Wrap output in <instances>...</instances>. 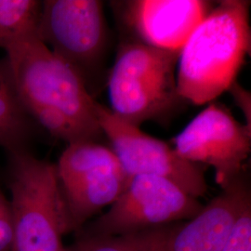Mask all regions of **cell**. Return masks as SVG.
Wrapping results in <instances>:
<instances>
[{
    "instance_id": "6da1fadb",
    "label": "cell",
    "mask_w": 251,
    "mask_h": 251,
    "mask_svg": "<svg viewBox=\"0 0 251 251\" xmlns=\"http://www.w3.org/2000/svg\"><path fill=\"white\" fill-rule=\"evenodd\" d=\"M19 99L36 125L67 144L94 141L103 134L98 102L78 74L30 36L5 50Z\"/></svg>"
},
{
    "instance_id": "9c48e42d",
    "label": "cell",
    "mask_w": 251,
    "mask_h": 251,
    "mask_svg": "<svg viewBox=\"0 0 251 251\" xmlns=\"http://www.w3.org/2000/svg\"><path fill=\"white\" fill-rule=\"evenodd\" d=\"M171 146L187 161L211 166L216 182L225 189L241 176L251 153V129L228 109L210 102L174 137Z\"/></svg>"
},
{
    "instance_id": "7a4b0ae2",
    "label": "cell",
    "mask_w": 251,
    "mask_h": 251,
    "mask_svg": "<svg viewBox=\"0 0 251 251\" xmlns=\"http://www.w3.org/2000/svg\"><path fill=\"white\" fill-rule=\"evenodd\" d=\"M251 2L223 0L192 32L179 52L177 89L195 105L213 102L236 81L251 53Z\"/></svg>"
},
{
    "instance_id": "30bf717a",
    "label": "cell",
    "mask_w": 251,
    "mask_h": 251,
    "mask_svg": "<svg viewBox=\"0 0 251 251\" xmlns=\"http://www.w3.org/2000/svg\"><path fill=\"white\" fill-rule=\"evenodd\" d=\"M133 40L179 51L215 4L205 0H129L114 2Z\"/></svg>"
},
{
    "instance_id": "5bb4252c",
    "label": "cell",
    "mask_w": 251,
    "mask_h": 251,
    "mask_svg": "<svg viewBox=\"0 0 251 251\" xmlns=\"http://www.w3.org/2000/svg\"><path fill=\"white\" fill-rule=\"evenodd\" d=\"M41 1L0 0V49L37 36Z\"/></svg>"
},
{
    "instance_id": "9a60e30c",
    "label": "cell",
    "mask_w": 251,
    "mask_h": 251,
    "mask_svg": "<svg viewBox=\"0 0 251 251\" xmlns=\"http://www.w3.org/2000/svg\"><path fill=\"white\" fill-rule=\"evenodd\" d=\"M221 251H251V204L236 219Z\"/></svg>"
},
{
    "instance_id": "52a82bcc",
    "label": "cell",
    "mask_w": 251,
    "mask_h": 251,
    "mask_svg": "<svg viewBox=\"0 0 251 251\" xmlns=\"http://www.w3.org/2000/svg\"><path fill=\"white\" fill-rule=\"evenodd\" d=\"M203 206L169 179L151 175L131 177L126 188L84 231L98 235L136 233L192 219Z\"/></svg>"
},
{
    "instance_id": "7c38bea8",
    "label": "cell",
    "mask_w": 251,
    "mask_h": 251,
    "mask_svg": "<svg viewBox=\"0 0 251 251\" xmlns=\"http://www.w3.org/2000/svg\"><path fill=\"white\" fill-rule=\"evenodd\" d=\"M36 126L19 99L4 57L0 60V148L6 153L30 151Z\"/></svg>"
},
{
    "instance_id": "5b68a950",
    "label": "cell",
    "mask_w": 251,
    "mask_h": 251,
    "mask_svg": "<svg viewBox=\"0 0 251 251\" xmlns=\"http://www.w3.org/2000/svg\"><path fill=\"white\" fill-rule=\"evenodd\" d=\"M37 37L78 74L91 93L107 50L108 28L102 2L41 1Z\"/></svg>"
},
{
    "instance_id": "2e32d148",
    "label": "cell",
    "mask_w": 251,
    "mask_h": 251,
    "mask_svg": "<svg viewBox=\"0 0 251 251\" xmlns=\"http://www.w3.org/2000/svg\"><path fill=\"white\" fill-rule=\"evenodd\" d=\"M13 227L9 201L0 189V251H12Z\"/></svg>"
},
{
    "instance_id": "8fae6325",
    "label": "cell",
    "mask_w": 251,
    "mask_h": 251,
    "mask_svg": "<svg viewBox=\"0 0 251 251\" xmlns=\"http://www.w3.org/2000/svg\"><path fill=\"white\" fill-rule=\"evenodd\" d=\"M223 190L187 224L177 228L171 251H221L236 219L251 204V192L241 178Z\"/></svg>"
},
{
    "instance_id": "e0dca14e",
    "label": "cell",
    "mask_w": 251,
    "mask_h": 251,
    "mask_svg": "<svg viewBox=\"0 0 251 251\" xmlns=\"http://www.w3.org/2000/svg\"><path fill=\"white\" fill-rule=\"evenodd\" d=\"M237 108L241 111L245 126L251 129V93L235 81L228 90Z\"/></svg>"
},
{
    "instance_id": "ba28073f",
    "label": "cell",
    "mask_w": 251,
    "mask_h": 251,
    "mask_svg": "<svg viewBox=\"0 0 251 251\" xmlns=\"http://www.w3.org/2000/svg\"><path fill=\"white\" fill-rule=\"evenodd\" d=\"M97 117L102 134L130 177H161L194 198L206 195L207 184L200 165L185 160L170 144L146 134L140 126L121 119L99 102Z\"/></svg>"
},
{
    "instance_id": "277c9868",
    "label": "cell",
    "mask_w": 251,
    "mask_h": 251,
    "mask_svg": "<svg viewBox=\"0 0 251 251\" xmlns=\"http://www.w3.org/2000/svg\"><path fill=\"white\" fill-rule=\"evenodd\" d=\"M179 52L123 42L108 75L109 109L138 126L173 114L185 102L177 89Z\"/></svg>"
},
{
    "instance_id": "4fadbf2b",
    "label": "cell",
    "mask_w": 251,
    "mask_h": 251,
    "mask_svg": "<svg viewBox=\"0 0 251 251\" xmlns=\"http://www.w3.org/2000/svg\"><path fill=\"white\" fill-rule=\"evenodd\" d=\"M77 239L63 251H171L177 228L158 227L120 235H98L78 230Z\"/></svg>"
},
{
    "instance_id": "3957f363",
    "label": "cell",
    "mask_w": 251,
    "mask_h": 251,
    "mask_svg": "<svg viewBox=\"0 0 251 251\" xmlns=\"http://www.w3.org/2000/svg\"><path fill=\"white\" fill-rule=\"evenodd\" d=\"M12 251H63L69 231L56 165L30 151L7 153Z\"/></svg>"
},
{
    "instance_id": "8992f818",
    "label": "cell",
    "mask_w": 251,
    "mask_h": 251,
    "mask_svg": "<svg viewBox=\"0 0 251 251\" xmlns=\"http://www.w3.org/2000/svg\"><path fill=\"white\" fill-rule=\"evenodd\" d=\"M55 165L70 232L111 206L131 179L111 147L94 141L67 144Z\"/></svg>"
}]
</instances>
